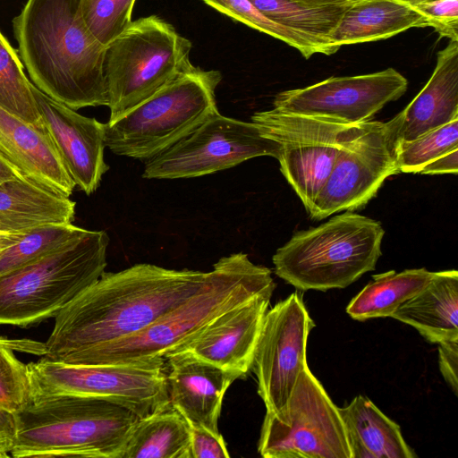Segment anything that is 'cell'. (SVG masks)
<instances>
[{"instance_id": "cell-42", "label": "cell", "mask_w": 458, "mask_h": 458, "mask_svg": "<svg viewBox=\"0 0 458 458\" xmlns=\"http://www.w3.org/2000/svg\"><path fill=\"white\" fill-rule=\"evenodd\" d=\"M398 1L413 7L416 4L422 3L424 1H427V0H398Z\"/></svg>"}, {"instance_id": "cell-24", "label": "cell", "mask_w": 458, "mask_h": 458, "mask_svg": "<svg viewBox=\"0 0 458 458\" xmlns=\"http://www.w3.org/2000/svg\"><path fill=\"white\" fill-rule=\"evenodd\" d=\"M352 458H414L400 426L369 398L359 394L339 408Z\"/></svg>"}, {"instance_id": "cell-10", "label": "cell", "mask_w": 458, "mask_h": 458, "mask_svg": "<svg viewBox=\"0 0 458 458\" xmlns=\"http://www.w3.org/2000/svg\"><path fill=\"white\" fill-rule=\"evenodd\" d=\"M251 122L276 142L280 170L309 213L341 149L370 121L348 124L273 107L254 113Z\"/></svg>"}, {"instance_id": "cell-26", "label": "cell", "mask_w": 458, "mask_h": 458, "mask_svg": "<svg viewBox=\"0 0 458 458\" xmlns=\"http://www.w3.org/2000/svg\"><path fill=\"white\" fill-rule=\"evenodd\" d=\"M435 273L422 267L374 275L372 280L350 301L346 312L360 321L391 317L401 304L420 292Z\"/></svg>"}, {"instance_id": "cell-21", "label": "cell", "mask_w": 458, "mask_h": 458, "mask_svg": "<svg viewBox=\"0 0 458 458\" xmlns=\"http://www.w3.org/2000/svg\"><path fill=\"white\" fill-rule=\"evenodd\" d=\"M391 318L413 327L432 344L458 340V272H436L432 280L401 304Z\"/></svg>"}, {"instance_id": "cell-19", "label": "cell", "mask_w": 458, "mask_h": 458, "mask_svg": "<svg viewBox=\"0 0 458 458\" xmlns=\"http://www.w3.org/2000/svg\"><path fill=\"white\" fill-rule=\"evenodd\" d=\"M0 156L26 178L70 197L76 186L47 128L0 106Z\"/></svg>"}, {"instance_id": "cell-8", "label": "cell", "mask_w": 458, "mask_h": 458, "mask_svg": "<svg viewBox=\"0 0 458 458\" xmlns=\"http://www.w3.org/2000/svg\"><path fill=\"white\" fill-rule=\"evenodd\" d=\"M191 50V42L158 16L132 21L106 46L104 69L110 110L107 123H114L194 69Z\"/></svg>"}, {"instance_id": "cell-16", "label": "cell", "mask_w": 458, "mask_h": 458, "mask_svg": "<svg viewBox=\"0 0 458 458\" xmlns=\"http://www.w3.org/2000/svg\"><path fill=\"white\" fill-rule=\"evenodd\" d=\"M38 113L72 181L93 193L109 169L105 162V123L86 117L39 90L32 83Z\"/></svg>"}, {"instance_id": "cell-40", "label": "cell", "mask_w": 458, "mask_h": 458, "mask_svg": "<svg viewBox=\"0 0 458 458\" xmlns=\"http://www.w3.org/2000/svg\"><path fill=\"white\" fill-rule=\"evenodd\" d=\"M19 177L24 176L0 156V183Z\"/></svg>"}, {"instance_id": "cell-38", "label": "cell", "mask_w": 458, "mask_h": 458, "mask_svg": "<svg viewBox=\"0 0 458 458\" xmlns=\"http://www.w3.org/2000/svg\"><path fill=\"white\" fill-rule=\"evenodd\" d=\"M458 172V148L444 154L428 163L420 171L422 174H444Z\"/></svg>"}, {"instance_id": "cell-4", "label": "cell", "mask_w": 458, "mask_h": 458, "mask_svg": "<svg viewBox=\"0 0 458 458\" xmlns=\"http://www.w3.org/2000/svg\"><path fill=\"white\" fill-rule=\"evenodd\" d=\"M14 416L15 458H121L140 419L106 399L72 394L34 399Z\"/></svg>"}, {"instance_id": "cell-41", "label": "cell", "mask_w": 458, "mask_h": 458, "mask_svg": "<svg viewBox=\"0 0 458 458\" xmlns=\"http://www.w3.org/2000/svg\"><path fill=\"white\" fill-rule=\"evenodd\" d=\"M305 4L314 5L344 4L351 5L365 0H297Z\"/></svg>"}, {"instance_id": "cell-23", "label": "cell", "mask_w": 458, "mask_h": 458, "mask_svg": "<svg viewBox=\"0 0 458 458\" xmlns=\"http://www.w3.org/2000/svg\"><path fill=\"white\" fill-rule=\"evenodd\" d=\"M414 27H429L428 20L414 7L398 0H365L346 8L330 41L339 49L388 38Z\"/></svg>"}, {"instance_id": "cell-1", "label": "cell", "mask_w": 458, "mask_h": 458, "mask_svg": "<svg viewBox=\"0 0 458 458\" xmlns=\"http://www.w3.org/2000/svg\"><path fill=\"white\" fill-rule=\"evenodd\" d=\"M208 272L140 263L104 272L55 317L43 358L62 363L134 334L195 293Z\"/></svg>"}, {"instance_id": "cell-20", "label": "cell", "mask_w": 458, "mask_h": 458, "mask_svg": "<svg viewBox=\"0 0 458 458\" xmlns=\"http://www.w3.org/2000/svg\"><path fill=\"white\" fill-rule=\"evenodd\" d=\"M397 115L398 144L458 119V41L437 53L430 79Z\"/></svg>"}, {"instance_id": "cell-37", "label": "cell", "mask_w": 458, "mask_h": 458, "mask_svg": "<svg viewBox=\"0 0 458 458\" xmlns=\"http://www.w3.org/2000/svg\"><path fill=\"white\" fill-rule=\"evenodd\" d=\"M16 433L14 413L0 409V458L11 456Z\"/></svg>"}, {"instance_id": "cell-15", "label": "cell", "mask_w": 458, "mask_h": 458, "mask_svg": "<svg viewBox=\"0 0 458 458\" xmlns=\"http://www.w3.org/2000/svg\"><path fill=\"white\" fill-rule=\"evenodd\" d=\"M408 81L394 68L369 74L330 77L313 85L278 93L274 108L358 124L372 120L387 103L401 98Z\"/></svg>"}, {"instance_id": "cell-35", "label": "cell", "mask_w": 458, "mask_h": 458, "mask_svg": "<svg viewBox=\"0 0 458 458\" xmlns=\"http://www.w3.org/2000/svg\"><path fill=\"white\" fill-rule=\"evenodd\" d=\"M191 427V458H229L226 443L220 435H215L199 426Z\"/></svg>"}, {"instance_id": "cell-27", "label": "cell", "mask_w": 458, "mask_h": 458, "mask_svg": "<svg viewBox=\"0 0 458 458\" xmlns=\"http://www.w3.org/2000/svg\"><path fill=\"white\" fill-rule=\"evenodd\" d=\"M271 21L312 40L324 55L338 51L330 36L349 5H314L297 0H250Z\"/></svg>"}, {"instance_id": "cell-32", "label": "cell", "mask_w": 458, "mask_h": 458, "mask_svg": "<svg viewBox=\"0 0 458 458\" xmlns=\"http://www.w3.org/2000/svg\"><path fill=\"white\" fill-rule=\"evenodd\" d=\"M458 148V119L429 131L397 147L399 173H420L428 163Z\"/></svg>"}, {"instance_id": "cell-18", "label": "cell", "mask_w": 458, "mask_h": 458, "mask_svg": "<svg viewBox=\"0 0 458 458\" xmlns=\"http://www.w3.org/2000/svg\"><path fill=\"white\" fill-rule=\"evenodd\" d=\"M170 404L190 425L220 435L218 420L230 385L240 377L224 370L186 350L165 357Z\"/></svg>"}, {"instance_id": "cell-13", "label": "cell", "mask_w": 458, "mask_h": 458, "mask_svg": "<svg viewBox=\"0 0 458 458\" xmlns=\"http://www.w3.org/2000/svg\"><path fill=\"white\" fill-rule=\"evenodd\" d=\"M399 117L368 127L340 151L324 186L309 212L321 220L340 211L363 208L386 178L398 174L396 153Z\"/></svg>"}, {"instance_id": "cell-25", "label": "cell", "mask_w": 458, "mask_h": 458, "mask_svg": "<svg viewBox=\"0 0 458 458\" xmlns=\"http://www.w3.org/2000/svg\"><path fill=\"white\" fill-rule=\"evenodd\" d=\"M121 458H191L189 422L171 404L140 418Z\"/></svg>"}, {"instance_id": "cell-17", "label": "cell", "mask_w": 458, "mask_h": 458, "mask_svg": "<svg viewBox=\"0 0 458 458\" xmlns=\"http://www.w3.org/2000/svg\"><path fill=\"white\" fill-rule=\"evenodd\" d=\"M272 294H259L228 310L177 350L189 351L224 370L244 377L252 367Z\"/></svg>"}, {"instance_id": "cell-9", "label": "cell", "mask_w": 458, "mask_h": 458, "mask_svg": "<svg viewBox=\"0 0 458 458\" xmlns=\"http://www.w3.org/2000/svg\"><path fill=\"white\" fill-rule=\"evenodd\" d=\"M27 365L32 400L61 394L99 397L140 418L170 404L164 357L96 365L67 364L42 357Z\"/></svg>"}, {"instance_id": "cell-30", "label": "cell", "mask_w": 458, "mask_h": 458, "mask_svg": "<svg viewBox=\"0 0 458 458\" xmlns=\"http://www.w3.org/2000/svg\"><path fill=\"white\" fill-rule=\"evenodd\" d=\"M87 229L69 224H51L27 231L0 255V276L82 236Z\"/></svg>"}, {"instance_id": "cell-43", "label": "cell", "mask_w": 458, "mask_h": 458, "mask_svg": "<svg viewBox=\"0 0 458 458\" xmlns=\"http://www.w3.org/2000/svg\"><path fill=\"white\" fill-rule=\"evenodd\" d=\"M0 231H4L1 225H0Z\"/></svg>"}, {"instance_id": "cell-39", "label": "cell", "mask_w": 458, "mask_h": 458, "mask_svg": "<svg viewBox=\"0 0 458 458\" xmlns=\"http://www.w3.org/2000/svg\"><path fill=\"white\" fill-rule=\"evenodd\" d=\"M26 231H0V255L17 242Z\"/></svg>"}, {"instance_id": "cell-33", "label": "cell", "mask_w": 458, "mask_h": 458, "mask_svg": "<svg viewBox=\"0 0 458 458\" xmlns=\"http://www.w3.org/2000/svg\"><path fill=\"white\" fill-rule=\"evenodd\" d=\"M135 0H79L83 22L104 46L123 32L132 21Z\"/></svg>"}, {"instance_id": "cell-29", "label": "cell", "mask_w": 458, "mask_h": 458, "mask_svg": "<svg viewBox=\"0 0 458 458\" xmlns=\"http://www.w3.org/2000/svg\"><path fill=\"white\" fill-rule=\"evenodd\" d=\"M18 53L0 31V106L29 123L46 128Z\"/></svg>"}, {"instance_id": "cell-34", "label": "cell", "mask_w": 458, "mask_h": 458, "mask_svg": "<svg viewBox=\"0 0 458 458\" xmlns=\"http://www.w3.org/2000/svg\"><path fill=\"white\" fill-rule=\"evenodd\" d=\"M413 7L441 37L458 41V0H427Z\"/></svg>"}, {"instance_id": "cell-12", "label": "cell", "mask_w": 458, "mask_h": 458, "mask_svg": "<svg viewBox=\"0 0 458 458\" xmlns=\"http://www.w3.org/2000/svg\"><path fill=\"white\" fill-rule=\"evenodd\" d=\"M278 155L276 141L252 122L222 115L208 117L190 134L147 160L146 179L199 177L233 167L250 158Z\"/></svg>"}, {"instance_id": "cell-22", "label": "cell", "mask_w": 458, "mask_h": 458, "mask_svg": "<svg viewBox=\"0 0 458 458\" xmlns=\"http://www.w3.org/2000/svg\"><path fill=\"white\" fill-rule=\"evenodd\" d=\"M75 202L26 177L0 183V225L4 231H26L72 223Z\"/></svg>"}, {"instance_id": "cell-36", "label": "cell", "mask_w": 458, "mask_h": 458, "mask_svg": "<svg viewBox=\"0 0 458 458\" xmlns=\"http://www.w3.org/2000/svg\"><path fill=\"white\" fill-rule=\"evenodd\" d=\"M438 344L440 372L454 394L458 392V340H448Z\"/></svg>"}, {"instance_id": "cell-3", "label": "cell", "mask_w": 458, "mask_h": 458, "mask_svg": "<svg viewBox=\"0 0 458 458\" xmlns=\"http://www.w3.org/2000/svg\"><path fill=\"white\" fill-rule=\"evenodd\" d=\"M271 270L242 252L221 258L204 284L143 329L72 358L67 364L131 363L165 357L191 340L216 318L253 297L274 292Z\"/></svg>"}, {"instance_id": "cell-11", "label": "cell", "mask_w": 458, "mask_h": 458, "mask_svg": "<svg viewBox=\"0 0 458 458\" xmlns=\"http://www.w3.org/2000/svg\"><path fill=\"white\" fill-rule=\"evenodd\" d=\"M258 451L265 458H352L339 408L309 366L285 408L266 412Z\"/></svg>"}, {"instance_id": "cell-14", "label": "cell", "mask_w": 458, "mask_h": 458, "mask_svg": "<svg viewBox=\"0 0 458 458\" xmlns=\"http://www.w3.org/2000/svg\"><path fill=\"white\" fill-rule=\"evenodd\" d=\"M315 323L298 293H291L267 310L253 364L258 394L267 411L285 408L307 363V342Z\"/></svg>"}, {"instance_id": "cell-5", "label": "cell", "mask_w": 458, "mask_h": 458, "mask_svg": "<svg viewBox=\"0 0 458 458\" xmlns=\"http://www.w3.org/2000/svg\"><path fill=\"white\" fill-rule=\"evenodd\" d=\"M384 234L380 222L346 210L295 233L274 254L275 273L301 291L345 288L375 269Z\"/></svg>"}, {"instance_id": "cell-6", "label": "cell", "mask_w": 458, "mask_h": 458, "mask_svg": "<svg viewBox=\"0 0 458 458\" xmlns=\"http://www.w3.org/2000/svg\"><path fill=\"white\" fill-rule=\"evenodd\" d=\"M109 237L89 231L0 276V325L30 327L55 315L105 272Z\"/></svg>"}, {"instance_id": "cell-31", "label": "cell", "mask_w": 458, "mask_h": 458, "mask_svg": "<svg viewBox=\"0 0 458 458\" xmlns=\"http://www.w3.org/2000/svg\"><path fill=\"white\" fill-rule=\"evenodd\" d=\"M213 9L254 30L278 38L310 58L321 49L308 37L282 26L263 14L250 0H202Z\"/></svg>"}, {"instance_id": "cell-28", "label": "cell", "mask_w": 458, "mask_h": 458, "mask_svg": "<svg viewBox=\"0 0 458 458\" xmlns=\"http://www.w3.org/2000/svg\"><path fill=\"white\" fill-rule=\"evenodd\" d=\"M13 351L44 356L45 343L0 336V409L15 413L32 402L28 365Z\"/></svg>"}, {"instance_id": "cell-2", "label": "cell", "mask_w": 458, "mask_h": 458, "mask_svg": "<svg viewBox=\"0 0 458 458\" xmlns=\"http://www.w3.org/2000/svg\"><path fill=\"white\" fill-rule=\"evenodd\" d=\"M13 28L36 88L73 110L107 106L106 46L83 22L79 0H27Z\"/></svg>"}, {"instance_id": "cell-7", "label": "cell", "mask_w": 458, "mask_h": 458, "mask_svg": "<svg viewBox=\"0 0 458 458\" xmlns=\"http://www.w3.org/2000/svg\"><path fill=\"white\" fill-rule=\"evenodd\" d=\"M220 72L194 67L114 123H105V143L113 153L148 160L219 112L216 89Z\"/></svg>"}]
</instances>
